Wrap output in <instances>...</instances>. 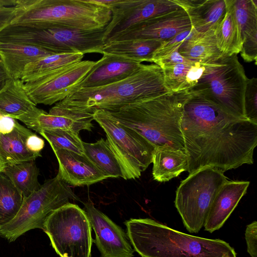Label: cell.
<instances>
[{"label": "cell", "instance_id": "37", "mask_svg": "<svg viewBox=\"0 0 257 257\" xmlns=\"http://www.w3.org/2000/svg\"><path fill=\"white\" fill-rule=\"evenodd\" d=\"M241 56L244 61L251 62L257 61V29L247 34L243 39L240 51Z\"/></svg>", "mask_w": 257, "mask_h": 257}, {"label": "cell", "instance_id": "36", "mask_svg": "<svg viewBox=\"0 0 257 257\" xmlns=\"http://www.w3.org/2000/svg\"><path fill=\"white\" fill-rule=\"evenodd\" d=\"M245 118L257 124V78L247 79L244 95Z\"/></svg>", "mask_w": 257, "mask_h": 257}, {"label": "cell", "instance_id": "41", "mask_svg": "<svg viewBox=\"0 0 257 257\" xmlns=\"http://www.w3.org/2000/svg\"><path fill=\"white\" fill-rule=\"evenodd\" d=\"M26 147L32 153L41 154V152L45 146L44 140L34 133L30 135L26 140Z\"/></svg>", "mask_w": 257, "mask_h": 257}, {"label": "cell", "instance_id": "21", "mask_svg": "<svg viewBox=\"0 0 257 257\" xmlns=\"http://www.w3.org/2000/svg\"><path fill=\"white\" fill-rule=\"evenodd\" d=\"M93 114L76 113L54 106L49 113L43 110L29 128L37 133L42 130L67 129L79 133L91 131L93 127Z\"/></svg>", "mask_w": 257, "mask_h": 257}, {"label": "cell", "instance_id": "1", "mask_svg": "<svg viewBox=\"0 0 257 257\" xmlns=\"http://www.w3.org/2000/svg\"><path fill=\"white\" fill-rule=\"evenodd\" d=\"M181 127L189 174L205 167L224 172L253 163L257 124L228 113L190 89Z\"/></svg>", "mask_w": 257, "mask_h": 257}, {"label": "cell", "instance_id": "6", "mask_svg": "<svg viewBox=\"0 0 257 257\" xmlns=\"http://www.w3.org/2000/svg\"><path fill=\"white\" fill-rule=\"evenodd\" d=\"M105 30L87 31L37 25H9L0 32V42L37 46L56 54H102L105 44L103 40Z\"/></svg>", "mask_w": 257, "mask_h": 257}, {"label": "cell", "instance_id": "35", "mask_svg": "<svg viewBox=\"0 0 257 257\" xmlns=\"http://www.w3.org/2000/svg\"><path fill=\"white\" fill-rule=\"evenodd\" d=\"M199 34L193 28L182 32L174 37L162 42L160 46L154 53L151 62L165 57L179 49L185 41Z\"/></svg>", "mask_w": 257, "mask_h": 257}, {"label": "cell", "instance_id": "27", "mask_svg": "<svg viewBox=\"0 0 257 257\" xmlns=\"http://www.w3.org/2000/svg\"><path fill=\"white\" fill-rule=\"evenodd\" d=\"M178 51L190 61L202 63L214 60L223 54L217 46L214 31L199 33L187 40Z\"/></svg>", "mask_w": 257, "mask_h": 257}, {"label": "cell", "instance_id": "20", "mask_svg": "<svg viewBox=\"0 0 257 257\" xmlns=\"http://www.w3.org/2000/svg\"><path fill=\"white\" fill-rule=\"evenodd\" d=\"M188 14L199 33L215 31L226 13L224 0H172Z\"/></svg>", "mask_w": 257, "mask_h": 257}, {"label": "cell", "instance_id": "34", "mask_svg": "<svg viewBox=\"0 0 257 257\" xmlns=\"http://www.w3.org/2000/svg\"><path fill=\"white\" fill-rule=\"evenodd\" d=\"M39 134L48 141L53 152L64 149L85 156L79 133L67 129H53L42 130Z\"/></svg>", "mask_w": 257, "mask_h": 257}, {"label": "cell", "instance_id": "28", "mask_svg": "<svg viewBox=\"0 0 257 257\" xmlns=\"http://www.w3.org/2000/svg\"><path fill=\"white\" fill-rule=\"evenodd\" d=\"M85 155L109 178H123L121 166L106 140L93 143L83 142Z\"/></svg>", "mask_w": 257, "mask_h": 257}, {"label": "cell", "instance_id": "3", "mask_svg": "<svg viewBox=\"0 0 257 257\" xmlns=\"http://www.w3.org/2000/svg\"><path fill=\"white\" fill-rule=\"evenodd\" d=\"M124 224L133 248L142 257H236L225 241L186 234L151 218H131Z\"/></svg>", "mask_w": 257, "mask_h": 257}, {"label": "cell", "instance_id": "39", "mask_svg": "<svg viewBox=\"0 0 257 257\" xmlns=\"http://www.w3.org/2000/svg\"><path fill=\"white\" fill-rule=\"evenodd\" d=\"M245 239L247 251L251 257H257V222L253 221L246 226Z\"/></svg>", "mask_w": 257, "mask_h": 257}, {"label": "cell", "instance_id": "43", "mask_svg": "<svg viewBox=\"0 0 257 257\" xmlns=\"http://www.w3.org/2000/svg\"><path fill=\"white\" fill-rule=\"evenodd\" d=\"M11 79L3 57L0 53V90Z\"/></svg>", "mask_w": 257, "mask_h": 257}, {"label": "cell", "instance_id": "45", "mask_svg": "<svg viewBox=\"0 0 257 257\" xmlns=\"http://www.w3.org/2000/svg\"><path fill=\"white\" fill-rule=\"evenodd\" d=\"M2 115H3V114L2 113V112L0 111V117H1Z\"/></svg>", "mask_w": 257, "mask_h": 257}, {"label": "cell", "instance_id": "9", "mask_svg": "<svg viewBox=\"0 0 257 257\" xmlns=\"http://www.w3.org/2000/svg\"><path fill=\"white\" fill-rule=\"evenodd\" d=\"M227 181L224 172L211 167L199 169L182 181L174 202L188 231L197 233L204 226L216 194Z\"/></svg>", "mask_w": 257, "mask_h": 257}, {"label": "cell", "instance_id": "19", "mask_svg": "<svg viewBox=\"0 0 257 257\" xmlns=\"http://www.w3.org/2000/svg\"><path fill=\"white\" fill-rule=\"evenodd\" d=\"M249 181H228L220 188L205 220V230L210 233L220 229L246 194Z\"/></svg>", "mask_w": 257, "mask_h": 257}, {"label": "cell", "instance_id": "4", "mask_svg": "<svg viewBox=\"0 0 257 257\" xmlns=\"http://www.w3.org/2000/svg\"><path fill=\"white\" fill-rule=\"evenodd\" d=\"M168 92L161 68L155 64H142L124 79L102 86L77 89L54 106L73 112L93 114L97 110H112Z\"/></svg>", "mask_w": 257, "mask_h": 257}, {"label": "cell", "instance_id": "32", "mask_svg": "<svg viewBox=\"0 0 257 257\" xmlns=\"http://www.w3.org/2000/svg\"><path fill=\"white\" fill-rule=\"evenodd\" d=\"M23 196L11 181L0 173V229L18 214Z\"/></svg>", "mask_w": 257, "mask_h": 257}, {"label": "cell", "instance_id": "11", "mask_svg": "<svg viewBox=\"0 0 257 257\" xmlns=\"http://www.w3.org/2000/svg\"><path fill=\"white\" fill-rule=\"evenodd\" d=\"M93 119L104 130L106 141L122 170L124 180L141 176L152 162L155 147L133 130L115 120L103 110L93 113Z\"/></svg>", "mask_w": 257, "mask_h": 257}, {"label": "cell", "instance_id": "2", "mask_svg": "<svg viewBox=\"0 0 257 257\" xmlns=\"http://www.w3.org/2000/svg\"><path fill=\"white\" fill-rule=\"evenodd\" d=\"M188 89L168 92L104 110L120 124L145 138L155 148L170 146L185 152L181 127L183 106Z\"/></svg>", "mask_w": 257, "mask_h": 257}, {"label": "cell", "instance_id": "17", "mask_svg": "<svg viewBox=\"0 0 257 257\" xmlns=\"http://www.w3.org/2000/svg\"><path fill=\"white\" fill-rule=\"evenodd\" d=\"M142 65L139 62L103 54L74 91L102 86L124 79L137 71Z\"/></svg>", "mask_w": 257, "mask_h": 257}, {"label": "cell", "instance_id": "31", "mask_svg": "<svg viewBox=\"0 0 257 257\" xmlns=\"http://www.w3.org/2000/svg\"><path fill=\"white\" fill-rule=\"evenodd\" d=\"M226 13L214 31L217 46L223 54H237L241 51L236 25L229 0H224Z\"/></svg>", "mask_w": 257, "mask_h": 257}, {"label": "cell", "instance_id": "5", "mask_svg": "<svg viewBox=\"0 0 257 257\" xmlns=\"http://www.w3.org/2000/svg\"><path fill=\"white\" fill-rule=\"evenodd\" d=\"M10 25L93 31L105 28L111 19L108 8L89 0H16Z\"/></svg>", "mask_w": 257, "mask_h": 257}, {"label": "cell", "instance_id": "24", "mask_svg": "<svg viewBox=\"0 0 257 257\" xmlns=\"http://www.w3.org/2000/svg\"><path fill=\"white\" fill-rule=\"evenodd\" d=\"M152 175L155 180L164 182L187 171V158L185 152L168 146L155 148L152 156Z\"/></svg>", "mask_w": 257, "mask_h": 257}, {"label": "cell", "instance_id": "7", "mask_svg": "<svg viewBox=\"0 0 257 257\" xmlns=\"http://www.w3.org/2000/svg\"><path fill=\"white\" fill-rule=\"evenodd\" d=\"M247 79L237 54H222L206 63L202 76L190 89L202 94L228 113L245 118L244 100Z\"/></svg>", "mask_w": 257, "mask_h": 257}, {"label": "cell", "instance_id": "8", "mask_svg": "<svg viewBox=\"0 0 257 257\" xmlns=\"http://www.w3.org/2000/svg\"><path fill=\"white\" fill-rule=\"evenodd\" d=\"M70 200L80 201L58 175L46 180L38 190L23 197L18 214L0 229V236L12 242L30 230H43L49 215Z\"/></svg>", "mask_w": 257, "mask_h": 257}, {"label": "cell", "instance_id": "25", "mask_svg": "<svg viewBox=\"0 0 257 257\" xmlns=\"http://www.w3.org/2000/svg\"><path fill=\"white\" fill-rule=\"evenodd\" d=\"M205 63L191 62L161 68L166 88L171 92L190 89L195 86L205 70Z\"/></svg>", "mask_w": 257, "mask_h": 257}, {"label": "cell", "instance_id": "22", "mask_svg": "<svg viewBox=\"0 0 257 257\" xmlns=\"http://www.w3.org/2000/svg\"><path fill=\"white\" fill-rule=\"evenodd\" d=\"M0 53L12 79H21L26 66L54 53L37 46L0 42Z\"/></svg>", "mask_w": 257, "mask_h": 257}, {"label": "cell", "instance_id": "12", "mask_svg": "<svg viewBox=\"0 0 257 257\" xmlns=\"http://www.w3.org/2000/svg\"><path fill=\"white\" fill-rule=\"evenodd\" d=\"M95 64L82 60L62 67L24 83L25 89L35 105H52L70 94Z\"/></svg>", "mask_w": 257, "mask_h": 257}, {"label": "cell", "instance_id": "15", "mask_svg": "<svg viewBox=\"0 0 257 257\" xmlns=\"http://www.w3.org/2000/svg\"><path fill=\"white\" fill-rule=\"evenodd\" d=\"M85 211L95 239L93 240L100 257H133L135 250L124 231L107 215L97 209L89 200L84 203Z\"/></svg>", "mask_w": 257, "mask_h": 257}, {"label": "cell", "instance_id": "14", "mask_svg": "<svg viewBox=\"0 0 257 257\" xmlns=\"http://www.w3.org/2000/svg\"><path fill=\"white\" fill-rule=\"evenodd\" d=\"M192 28L188 14L180 8L136 24L116 34L107 42L131 40L164 41Z\"/></svg>", "mask_w": 257, "mask_h": 257}, {"label": "cell", "instance_id": "40", "mask_svg": "<svg viewBox=\"0 0 257 257\" xmlns=\"http://www.w3.org/2000/svg\"><path fill=\"white\" fill-rule=\"evenodd\" d=\"M178 50L179 49H177L168 55L155 60L153 62L159 66L161 68L178 64L193 62V61L181 55L179 53Z\"/></svg>", "mask_w": 257, "mask_h": 257}, {"label": "cell", "instance_id": "10", "mask_svg": "<svg viewBox=\"0 0 257 257\" xmlns=\"http://www.w3.org/2000/svg\"><path fill=\"white\" fill-rule=\"evenodd\" d=\"M43 230L60 257H90L92 228L85 211L78 205L69 202L53 211Z\"/></svg>", "mask_w": 257, "mask_h": 257}, {"label": "cell", "instance_id": "38", "mask_svg": "<svg viewBox=\"0 0 257 257\" xmlns=\"http://www.w3.org/2000/svg\"><path fill=\"white\" fill-rule=\"evenodd\" d=\"M16 0H0V32L11 25L15 18Z\"/></svg>", "mask_w": 257, "mask_h": 257}, {"label": "cell", "instance_id": "42", "mask_svg": "<svg viewBox=\"0 0 257 257\" xmlns=\"http://www.w3.org/2000/svg\"><path fill=\"white\" fill-rule=\"evenodd\" d=\"M17 120L10 116L2 115L0 117V134L6 135L14 129Z\"/></svg>", "mask_w": 257, "mask_h": 257}, {"label": "cell", "instance_id": "26", "mask_svg": "<svg viewBox=\"0 0 257 257\" xmlns=\"http://www.w3.org/2000/svg\"><path fill=\"white\" fill-rule=\"evenodd\" d=\"M163 41L155 40H131L106 42L102 54L115 55L142 63L151 62L155 51Z\"/></svg>", "mask_w": 257, "mask_h": 257}, {"label": "cell", "instance_id": "13", "mask_svg": "<svg viewBox=\"0 0 257 257\" xmlns=\"http://www.w3.org/2000/svg\"><path fill=\"white\" fill-rule=\"evenodd\" d=\"M107 8L111 19L103 35L105 43L136 24L180 7L172 0H112Z\"/></svg>", "mask_w": 257, "mask_h": 257}, {"label": "cell", "instance_id": "44", "mask_svg": "<svg viewBox=\"0 0 257 257\" xmlns=\"http://www.w3.org/2000/svg\"><path fill=\"white\" fill-rule=\"evenodd\" d=\"M6 164L2 159L0 158V173L2 172L6 166Z\"/></svg>", "mask_w": 257, "mask_h": 257}, {"label": "cell", "instance_id": "18", "mask_svg": "<svg viewBox=\"0 0 257 257\" xmlns=\"http://www.w3.org/2000/svg\"><path fill=\"white\" fill-rule=\"evenodd\" d=\"M43 111L30 99L21 79L11 78L0 90V111L20 120L28 128Z\"/></svg>", "mask_w": 257, "mask_h": 257}, {"label": "cell", "instance_id": "29", "mask_svg": "<svg viewBox=\"0 0 257 257\" xmlns=\"http://www.w3.org/2000/svg\"><path fill=\"white\" fill-rule=\"evenodd\" d=\"M84 54L80 53H56L46 56L27 65L21 80L27 82L58 69L82 61Z\"/></svg>", "mask_w": 257, "mask_h": 257}, {"label": "cell", "instance_id": "33", "mask_svg": "<svg viewBox=\"0 0 257 257\" xmlns=\"http://www.w3.org/2000/svg\"><path fill=\"white\" fill-rule=\"evenodd\" d=\"M234 17L241 48L244 37L257 29V1L229 0Z\"/></svg>", "mask_w": 257, "mask_h": 257}, {"label": "cell", "instance_id": "30", "mask_svg": "<svg viewBox=\"0 0 257 257\" xmlns=\"http://www.w3.org/2000/svg\"><path fill=\"white\" fill-rule=\"evenodd\" d=\"M22 193L27 197L41 187L38 181L40 171L35 161L6 165L2 172Z\"/></svg>", "mask_w": 257, "mask_h": 257}, {"label": "cell", "instance_id": "23", "mask_svg": "<svg viewBox=\"0 0 257 257\" xmlns=\"http://www.w3.org/2000/svg\"><path fill=\"white\" fill-rule=\"evenodd\" d=\"M33 133L17 121L11 133L6 135L0 134V158L6 165L35 161L41 157V154L31 152L26 147V140Z\"/></svg>", "mask_w": 257, "mask_h": 257}, {"label": "cell", "instance_id": "16", "mask_svg": "<svg viewBox=\"0 0 257 257\" xmlns=\"http://www.w3.org/2000/svg\"><path fill=\"white\" fill-rule=\"evenodd\" d=\"M53 152L59 165L57 175L68 185L89 186L109 178L86 156L64 149Z\"/></svg>", "mask_w": 257, "mask_h": 257}, {"label": "cell", "instance_id": "46", "mask_svg": "<svg viewBox=\"0 0 257 257\" xmlns=\"http://www.w3.org/2000/svg\"><path fill=\"white\" fill-rule=\"evenodd\" d=\"M62 257H70V256H62Z\"/></svg>", "mask_w": 257, "mask_h": 257}]
</instances>
